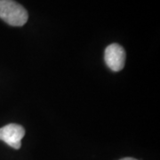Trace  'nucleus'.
Masks as SVG:
<instances>
[{"label":"nucleus","mask_w":160,"mask_h":160,"mask_svg":"<svg viewBox=\"0 0 160 160\" xmlns=\"http://www.w3.org/2000/svg\"><path fill=\"white\" fill-rule=\"evenodd\" d=\"M105 62L115 72L123 69L126 63V52L118 44H111L105 50Z\"/></svg>","instance_id":"3"},{"label":"nucleus","mask_w":160,"mask_h":160,"mask_svg":"<svg viewBox=\"0 0 160 160\" xmlns=\"http://www.w3.org/2000/svg\"><path fill=\"white\" fill-rule=\"evenodd\" d=\"M24 135V128L17 124H9L0 128V140L15 149L21 148L22 140Z\"/></svg>","instance_id":"2"},{"label":"nucleus","mask_w":160,"mask_h":160,"mask_svg":"<svg viewBox=\"0 0 160 160\" xmlns=\"http://www.w3.org/2000/svg\"><path fill=\"white\" fill-rule=\"evenodd\" d=\"M120 160H137V159H134V158H122V159Z\"/></svg>","instance_id":"4"},{"label":"nucleus","mask_w":160,"mask_h":160,"mask_svg":"<svg viewBox=\"0 0 160 160\" xmlns=\"http://www.w3.org/2000/svg\"><path fill=\"white\" fill-rule=\"evenodd\" d=\"M0 18L11 26L20 27L27 22L26 9L13 0H0Z\"/></svg>","instance_id":"1"}]
</instances>
